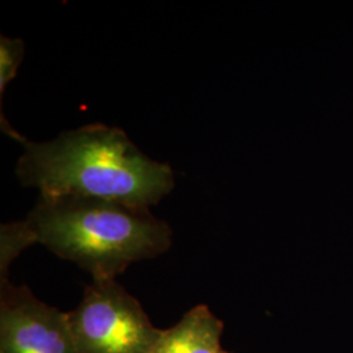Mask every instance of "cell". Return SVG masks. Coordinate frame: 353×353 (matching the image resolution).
<instances>
[{"instance_id":"cell-1","label":"cell","mask_w":353,"mask_h":353,"mask_svg":"<svg viewBox=\"0 0 353 353\" xmlns=\"http://www.w3.org/2000/svg\"><path fill=\"white\" fill-rule=\"evenodd\" d=\"M16 176L45 198H92L151 208L172 192L174 172L150 159L118 127L93 123L49 141L21 137Z\"/></svg>"},{"instance_id":"cell-2","label":"cell","mask_w":353,"mask_h":353,"mask_svg":"<svg viewBox=\"0 0 353 353\" xmlns=\"http://www.w3.org/2000/svg\"><path fill=\"white\" fill-rule=\"evenodd\" d=\"M24 221L34 243L93 280H115L128 265L168 252L173 241L170 225L151 210L103 199L38 196Z\"/></svg>"},{"instance_id":"cell-3","label":"cell","mask_w":353,"mask_h":353,"mask_svg":"<svg viewBox=\"0 0 353 353\" xmlns=\"http://www.w3.org/2000/svg\"><path fill=\"white\" fill-rule=\"evenodd\" d=\"M67 316L77 353H151L163 334L117 280H93Z\"/></svg>"},{"instance_id":"cell-4","label":"cell","mask_w":353,"mask_h":353,"mask_svg":"<svg viewBox=\"0 0 353 353\" xmlns=\"http://www.w3.org/2000/svg\"><path fill=\"white\" fill-rule=\"evenodd\" d=\"M0 353H77L67 313L0 281Z\"/></svg>"},{"instance_id":"cell-5","label":"cell","mask_w":353,"mask_h":353,"mask_svg":"<svg viewBox=\"0 0 353 353\" xmlns=\"http://www.w3.org/2000/svg\"><path fill=\"white\" fill-rule=\"evenodd\" d=\"M224 323L207 305L190 309L173 327L163 330L151 353H223Z\"/></svg>"},{"instance_id":"cell-6","label":"cell","mask_w":353,"mask_h":353,"mask_svg":"<svg viewBox=\"0 0 353 353\" xmlns=\"http://www.w3.org/2000/svg\"><path fill=\"white\" fill-rule=\"evenodd\" d=\"M34 245L26 221L3 224L0 228V281L8 280V270L13 261L26 248Z\"/></svg>"},{"instance_id":"cell-7","label":"cell","mask_w":353,"mask_h":353,"mask_svg":"<svg viewBox=\"0 0 353 353\" xmlns=\"http://www.w3.org/2000/svg\"><path fill=\"white\" fill-rule=\"evenodd\" d=\"M26 55V45L21 38L0 37V102L8 84L17 75Z\"/></svg>"},{"instance_id":"cell-8","label":"cell","mask_w":353,"mask_h":353,"mask_svg":"<svg viewBox=\"0 0 353 353\" xmlns=\"http://www.w3.org/2000/svg\"><path fill=\"white\" fill-rule=\"evenodd\" d=\"M223 353H229V352H227V351H223Z\"/></svg>"}]
</instances>
